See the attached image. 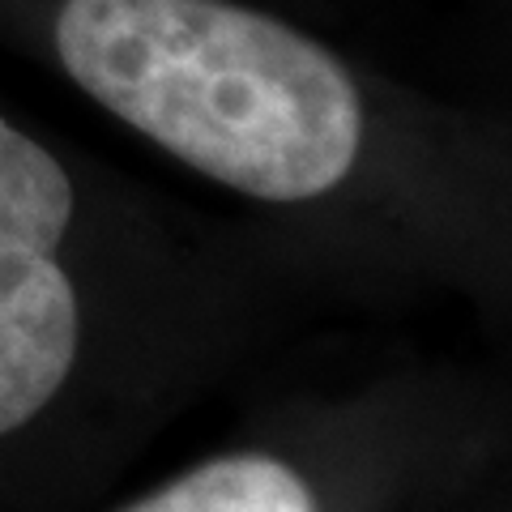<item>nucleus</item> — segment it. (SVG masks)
Listing matches in <instances>:
<instances>
[{"mask_svg": "<svg viewBox=\"0 0 512 512\" xmlns=\"http://www.w3.org/2000/svg\"><path fill=\"white\" fill-rule=\"evenodd\" d=\"M52 52L107 116L239 197L316 201L359 158L342 60L235 0H60Z\"/></svg>", "mask_w": 512, "mask_h": 512, "instance_id": "nucleus-1", "label": "nucleus"}, {"mask_svg": "<svg viewBox=\"0 0 512 512\" xmlns=\"http://www.w3.org/2000/svg\"><path fill=\"white\" fill-rule=\"evenodd\" d=\"M73 167L0 107V512H60L90 466L99 312Z\"/></svg>", "mask_w": 512, "mask_h": 512, "instance_id": "nucleus-2", "label": "nucleus"}]
</instances>
